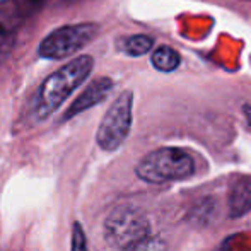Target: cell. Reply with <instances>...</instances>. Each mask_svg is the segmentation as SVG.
Returning a JSON list of instances; mask_svg holds the SVG:
<instances>
[{"label":"cell","mask_w":251,"mask_h":251,"mask_svg":"<svg viewBox=\"0 0 251 251\" xmlns=\"http://www.w3.org/2000/svg\"><path fill=\"white\" fill-rule=\"evenodd\" d=\"M94 69V58L89 55H80L60 67L56 72L48 75L38 89L33 101V115L36 120H47L53 115L67 98L79 89V86L89 77Z\"/></svg>","instance_id":"6da1fadb"},{"label":"cell","mask_w":251,"mask_h":251,"mask_svg":"<svg viewBox=\"0 0 251 251\" xmlns=\"http://www.w3.org/2000/svg\"><path fill=\"white\" fill-rule=\"evenodd\" d=\"M135 173L142 181L168 183L186 179L195 173V161L188 152L176 147H162L152 151L137 164Z\"/></svg>","instance_id":"7a4b0ae2"},{"label":"cell","mask_w":251,"mask_h":251,"mask_svg":"<svg viewBox=\"0 0 251 251\" xmlns=\"http://www.w3.org/2000/svg\"><path fill=\"white\" fill-rule=\"evenodd\" d=\"M151 234L147 215L132 205L116 207L104 221V238L113 248L125 250Z\"/></svg>","instance_id":"3957f363"},{"label":"cell","mask_w":251,"mask_h":251,"mask_svg":"<svg viewBox=\"0 0 251 251\" xmlns=\"http://www.w3.org/2000/svg\"><path fill=\"white\" fill-rule=\"evenodd\" d=\"M98 34V26L91 23L70 24L55 29L41 41L38 55L45 60H62L75 55Z\"/></svg>","instance_id":"277c9868"},{"label":"cell","mask_w":251,"mask_h":251,"mask_svg":"<svg viewBox=\"0 0 251 251\" xmlns=\"http://www.w3.org/2000/svg\"><path fill=\"white\" fill-rule=\"evenodd\" d=\"M132 104L133 94L130 91L122 93L115 100L106 115L102 116L100 128H98V146L102 151H116L130 133L132 126Z\"/></svg>","instance_id":"5b68a950"},{"label":"cell","mask_w":251,"mask_h":251,"mask_svg":"<svg viewBox=\"0 0 251 251\" xmlns=\"http://www.w3.org/2000/svg\"><path fill=\"white\" fill-rule=\"evenodd\" d=\"M113 91V80L108 77H100V79L93 80L82 93L79 94L75 101L72 102L67 113L63 115V120H70L72 116L79 115V113L86 111V109L93 108V106L100 104L109 96V93Z\"/></svg>","instance_id":"8992f818"},{"label":"cell","mask_w":251,"mask_h":251,"mask_svg":"<svg viewBox=\"0 0 251 251\" xmlns=\"http://www.w3.org/2000/svg\"><path fill=\"white\" fill-rule=\"evenodd\" d=\"M229 215L243 217L251 210V179L241 178L231 186V192L227 197Z\"/></svg>","instance_id":"52a82bcc"},{"label":"cell","mask_w":251,"mask_h":251,"mask_svg":"<svg viewBox=\"0 0 251 251\" xmlns=\"http://www.w3.org/2000/svg\"><path fill=\"white\" fill-rule=\"evenodd\" d=\"M179 62H181V58H179L178 51L169 47H159L152 53V65L159 72H173L178 69Z\"/></svg>","instance_id":"ba28073f"},{"label":"cell","mask_w":251,"mask_h":251,"mask_svg":"<svg viewBox=\"0 0 251 251\" xmlns=\"http://www.w3.org/2000/svg\"><path fill=\"white\" fill-rule=\"evenodd\" d=\"M152 45H154V41L146 34H133V36L122 40L120 50L126 53L128 56H142L152 50Z\"/></svg>","instance_id":"9c48e42d"},{"label":"cell","mask_w":251,"mask_h":251,"mask_svg":"<svg viewBox=\"0 0 251 251\" xmlns=\"http://www.w3.org/2000/svg\"><path fill=\"white\" fill-rule=\"evenodd\" d=\"M168 250V243L161 238V236H146L140 241L130 245L128 248L122 250V251H166Z\"/></svg>","instance_id":"30bf717a"},{"label":"cell","mask_w":251,"mask_h":251,"mask_svg":"<svg viewBox=\"0 0 251 251\" xmlns=\"http://www.w3.org/2000/svg\"><path fill=\"white\" fill-rule=\"evenodd\" d=\"M12 45H14L12 31L5 26H0V63L7 58V55L12 50Z\"/></svg>","instance_id":"8fae6325"},{"label":"cell","mask_w":251,"mask_h":251,"mask_svg":"<svg viewBox=\"0 0 251 251\" xmlns=\"http://www.w3.org/2000/svg\"><path fill=\"white\" fill-rule=\"evenodd\" d=\"M72 251H89L87 250V239L84 234V229L79 222L74 224L72 231Z\"/></svg>","instance_id":"7c38bea8"},{"label":"cell","mask_w":251,"mask_h":251,"mask_svg":"<svg viewBox=\"0 0 251 251\" xmlns=\"http://www.w3.org/2000/svg\"><path fill=\"white\" fill-rule=\"evenodd\" d=\"M215 251H231V239H226Z\"/></svg>","instance_id":"4fadbf2b"},{"label":"cell","mask_w":251,"mask_h":251,"mask_svg":"<svg viewBox=\"0 0 251 251\" xmlns=\"http://www.w3.org/2000/svg\"><path fill=\"white\" fill-rule=\"evenodd\" d=\"M245 115H246V120H248L250 126H251V104H246L245 106Z\"/></svg>","instance_id":"5bb4252c"}]
</instances>
